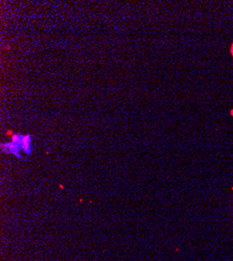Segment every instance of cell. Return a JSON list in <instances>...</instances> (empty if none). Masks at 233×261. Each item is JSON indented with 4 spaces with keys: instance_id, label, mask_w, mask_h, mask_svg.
Masks as SVG:
<instances>
[{
    "instance_id": "6da1fadb",
    "label": "cell",
    "mask_w": 233,
    "mask_h": 261,
    "mask_svg": "<svg viewBox=\"0 0 233 261\" xmlns=\"http://www.w3.org/2000/svg\"><path fill=\"white\" fill-rule=\"evenodd\" d=\"M12 141L17 143L21 148V151L26 155H30L32 151V136L30 135H20L14 134L12 136Z\"/></svg>"
},
{
    "instance_id": "7a4b0ae2",
    "label": "cell",
    "mask_w": 233,
    "mask_h": 261,
    "mask_svg": "<svg viewBox=\"0 0 233 261\" xmlns=\"http://www.w3.org/2000/svg\"><path fill=\"white\" fill-rule=\"evenodd\" d=\"M1 151H3L4 154H12L14 156H16L18 159H21V148L19 147V145L15 143V142L11 141L9 143H2L1 144Z\"/></svg>"
}]
</instances>
